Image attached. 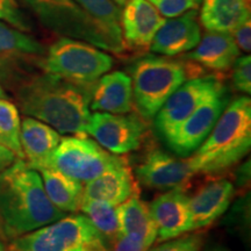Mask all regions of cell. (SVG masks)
<instances>
[{"mask_svg":"<svg viewBox=\"0 0 251 251\" xmlns=\"http://www.w3.org/2000/svg\"><path fill=\"white\" fill-rule=\"evenodd\" d=\"M86 134L114 155L139 149L146 134V124L140 115L94 112L87 122Z\"/></svg>","mask_w":251,"mask_h":251,"instance_id":"obj_10","label":"cell"},{"mask_svg":"<svg viewBox=\"0 0 251 251\" xmlns=\"http://www.w3.org/2000/svg\"><path fill=\"white\" fill-rule=\"evenodd\" d=\"M85 135L61 137L45 168L54 169L81 184H86L108 169L127 164L125 158L107 151L97 141Z\"/></svg>","mask_w":251,"mask_h":251,"instance_id":"obj_7","label":"cell"},{"mask_svg":"<svg viewBox=\"0 0 251 251\" xmlns=\"http://www.w3.org/2000/svg\"><path fill=\"white\" fill-rule=\"evenodd\" d=\"M200 20L208 31L231 34L250 18L249 0H201Z\"/></svg>","mask_w":251,"mask_h":251,"instance_id":"obj_21","label":"cell"},{"mask_svg":"<svg viewBox=\"0 0 251 251\" xmlns=\"http://www.w3.org/2000/svg\"><path fill=\"white\" fill-rule=\"evenodd\" d=\"M11 251H15V250H12V249H11Z\"/></svg>","mask_w":251,"mask_h":251,"instance_id":"obj_42","label":"cell"},{"mask_svg":"<svg viewBox=\"0 0 251 251\" xmlns=\"http://www.w3.org/2000/svg\"><path fill=\"white\" fill-rule=\"evenodd\" d=\"M117 209L119 233L142 237L150 244L156 242L157 228L149 206L137 194H133L129 199L117 206Z\"/></svg>","mask_w":251,"mask_h":251,"instance_id":"obj_23","label":"cell"},{"mask_svg":"<svg viewBox=\"0 0 251 251\" xmlns=\"http://www.w3.org/2000/svg\"><path fill=\"white\" fill-rule=\"evenodd\" d=\"M228 101L229 96L225 89L202 102L165 141L170 149L183 157L192 155L214 128Z\"/></svg>","mask_w":251,"mask_h":251,"instance_id":"obj_11","label":"cell"},{"mask_svg":"<svg viewBox=\"0 0 251 251\" xmlns=\"http://www.w3.org/2000/svg\"><path fill=\"white\" fill-rule=\"evenodd\" d=\"M0 251H6V248H5V244L0 241Z\"/></svg>","mask_w":251,"mask_h":251,"instance_id":"obj_40","label":"cell"},{"mask_svg":"<svg viewBox=\"0 0 251 251\" xmlns=\"http://www.w3.org/2000/svg\"><path fill=\"white\" fill-rule=\"evenodd\" d=\"M240 56V49L229 33L208 31L200 39L193 51L185 58L202 65L209 70L227 71Z\"/></svg>","mask_w":251,"mask_h":251,"instance_id":"obj_20","label":"cell"},{"mask_svg":"<svg viewBox=\"0 0 251 251\" xmlns=\"http://www.w3.org/2000/svg\"><path fill=\"white\" fill-rule=\"evenodd\" d=\"M136 192V185L128 164L108 169L87 181L83 190L84 199L99 200L119 206Z\"/></svg>","mask_w":251,"mask_h":251,"instance_id":"obj_19","label":"cell"},{"mask_svg":"<svg viewBox=\"0 0 251 251\" xmlns=\"http://www.w3.org/2000/svg\"><path fill=\"white\" fill-rule=\"evenodd\" d=\"M231 36L236 43L238 49L244 52H250L251 50V21L250 18L241 24L233 33Z\"/></svg>","mask_w":251,"mask_h":251,"instance_id":"obj_33","label":"cell"},{"mask_svg":"<svg viewBox=\"0 0 251 251\" xmlns=\"http://www.w3.org/2000/svg\"><path fill=\"white\" fill-rule=\"evenodd\" d=\"M203 237L200 234H184L179 237L161 242L148 251H201Z\"/></svg>","mask_w":251,"mask_h":251,"instance_id":"obj_29","label":"cell"},{"mask_svg":"<svg viewBox=\"0 0 251 251\" xmlns=\"http://www.w3.org/2000/svg\"><path fill=\"white\" fill-rule=\"evenodd\" d=\"M89 251H108V243H100L98 246L92 248V249H90Z\"/></svg>","mask_w":251,"mask_h":251,"instance_id":"obj_35","label":"cell"},{"mask_svg":"<svg viewBox=\"0 0 251 251\" xmlns=\"http://www.w3.org/2000/svg\"><path fill=\"white\" fill-rule=\"evenodd\" d=\"M163 17L176 18L191 9H197L201 0H148Z\"/></svg>","mask_w":251,"mask_h":251,"instance_id":"obj_30","label":"cell"},{"mask_svg":"<svg viewBox=\"0 0 251 251\" xmlns=\"http://www.w3.org/2000/svg\"><path fill=\"white\" fill-rule=\"evenodd\" d=\"M79 209L107 242H114L119 234L117 206L83 198Z\"/></svg>","mask_w":251,"mask_h":251,"instance_id":"obj_25","label":"cell"},{"mask_svg":"<svg viewBox=\"0 0 251 251\" xmlns=\"http://www.w3.org/2000/svg\"><path fill=\"white\" fill-rule=\"evenodd\" d=\"M59 211L47 197L39 171L18 158L0 172V226L2 235L17 238L59 220Z\"/></svg>","mask_w":251,"mask_h":251,"instance_id":"obj_2","label":"cell"},{"mask_svg":"<svg viewBox=\"0 0 251 251\" xmlns=\"http://www.w3.org/2000/svg\"><path fill=\"white\" fill-rule=\"evenodd\" d=\"M0 19L21 31L31 30V21L15 0H0Z\"/></svg>","mask_w":251,"mask_h":251,"instance_id":"obj_28","label":"cell"},{"mask_svg":"<svg viewBox=\"0 0 251 251\" xmlns=\"http://www.w3.org/2000/svg\"><path fill=\"white\" fill-rule=\"evenodd\" d=\"M108 243L85 215H65L57 221L14 238L15 251H89Z\"/></svg>","mask_w":251,"mask_h":251,"instance_id":"obj_6","label":"cell"},{"mask_svg":"<svg viewBox=\"0 0 251 251\" xmlns=\"http://www.w3.org/2000/svg\"><path fill=\"white\" fill-rule=\"evenodd\" d=\"M2 235V231H1V226H0V236Z\"/></svg>","mask_w":251,"mask_h":251,"instance_id":"obj_41","label":"cell"},{"mask_svg":"<svg viewBox=\"0 0 251 251\" xmlns=\"http://www.w3.org/2000/svg\"><path fill=\"white\" fill-rule=\"evenodd\" d=\"M151 246L142 237L119 233L114 240L113 251H148Z\"/></svg>","mask_w":251,"mask_h":251,"instance_id":"obj_32","label":"cell"},{"mask_svg":"<svg viewBox=\"0 0 251 251\" xmlns=\"http://www.w3.org/2000/svg\"><path fill=\"white\" fill-rule=\"evenodd\" d=\"M113 1L117 2V4L120 6V7H122V6H125L128 1H129V0H113Z\"/></svg>","mask_w":251,"mask_h":251,"instance_id":"obj_37","label":"cell"},{"mask_svg":"<svg viewBox=\"0 0 251 251\" xmlns=\"http://www.w3.org/2000/svg\"><path fill=\"white\" fill-rule=\"evenodd\" d=\"M251 147V99H234L201 146L187 159L192 175L216 174L247 156Z\"/></svg>","mask_w":251,"mask_h":251,"instance_id":"obj_3","label":"cell"},{"mask_svg":"<svg viewBox=\"0 0 251 251\" xmlns=\"http://www.w3.org/2000/svg\"><path fill=\"white\" fill-rule=\"evenodd\" d=\"M46 52L39 41L17 28L0 23V56L36 55Z\"/></svg>","mask_w":251,"mask_h":251,"instance_id":"obj_26","label":"cell"},{"mask_svg":"<svg viewBox=\"0 0 251 251\" xmlns=\"http://www.w3.org/2000/svg\"><path fill=\"white\" fill-rule=\"evenodd\" d=\"M46 28L57 35L90 43L117 54L100 27L75 0H21Z\"/></svg>","mask_w":251,"mask_h":251,"instance_id":"obj_8","label":"cell"},{"mask_svg":"<svg viewBox=\"0 0 251 251\" xmlns=\"http://www.w3.org/2000/svg\"><path fill=\"white\" fill-rule=\"evenodd\" d=\"M0 144H2V146L7 147V148L9 149V146H8V142H7V140H6L5 137L2 136V134H1V133H0Z\"/></svg>","mask_w":251,"mask_h":251,"instance_id":"obj_36","label":"cell"},{"mask_svg":"<svg viewBox=\"0 0 251 251\" xmlns=\"http://www.w3.org/2000/svg\"><path fill=\"white\" fill-rule=\"evenodd\" d=\"M112 56L84 41L61 37L48 49L41 63L45 72L64 79L93 85L113 67Z\"/></svg>","mask_w":251,"mask_h":251,"instance_id":"obj_5","label":"cell"},{"mask_svg":"<svg viewBox=\"0 0 251 251\" xmlns=\"http://www.w3.org/2000/svg\"><path fill=\"white\" fill-rule=\"evenodd\" d=\"M94 84L81 85L46 72L19 87V107L61 134H86Z\"/></svg>","mask_w":251,"mask_h":251,"instance_id":"obj_1","label":"cell"},{"mask_svg":"<svg viewBox=\"0 0 251 251\" xmlns=\"http://www.w3.org/2000/svg\"><path fill=\"white\" fill-rule=\"evenodd\" d=\"M100 27L114 46L117 54L126 49L121 29V8L113 0H75Z\"/></svg>","mask_w":251,"mask_h":251,"instance_id":"obj_24","label":"cell"},{"mask_svg":"<svg viewBox=\"0 0 251 251\" xmlns=\"http://www.w3.org/2000/svg\"><path fill=\"white\" fill-rule=\"evenodd\" d=\"M21 120L17 106L7 99L0 98V133L7 140L9 149L19 158L24 159L20 146Z\"/></svg>","mask_w":251,"mask_h":251,"instance_id":"obj_27","label":"cell"},{"mask_svg":"<svg viewBox=\"0 0 251 251\" xmlns=\"http://www.w3.org/2000/svg\"><path fill=\"white\" fill-rule=\"evenodd\" d=\"M165 19L148 0H129L121 12V29L126 45L148 49Z\"/></svg>","mask_w":251,"mask_h":251,"instance_id":"obj_14","label":"cell"},{"mask_svg":"<svg viewBox=\"0 0 251 251\" xmlns=\"http://www.w3.org/2000/svg\"><path fill=\"white\" fill-rule=\"evenodd\" d=\"M233 85L240 92L251 93V57L238 56L233 64Z\"/></svg>","mask_w":251,"mask_h":251,"instance_id":"obj_31","label":"cell"},{"mask_svg":"<svg viewBox=\"0 0 251 251\" xmlns=\"http://www.w3.org/2000/svg\"><path fill=\"white\" fill-rule=\"evenodd\" d=\"M234 193V185L229 180L221 179L208 183L192 198L188 197L193 230L208 227L224 214L228 209Z\"/></svg>","mask_w":251,"mask_h":251,"instance_id":"obj_17","label":"cell"},{"mask_svg":"<svg viewBox=\"0 0 251 251\" xmlns=\"http://www.w3.org/2000/svg\"><path fill=\"white\" fill-rule=\"evenodd\" d=\"M159 243L193 231L188 196L181 186L170 188L149 205Z\"/></svg>","mask_w":251,"mask_h":251,"instance_id":"obj_12","label":"cell"},{"mask_svg":"<svg viewBox=\"0 0 251 251\" xmlns=\"http://www.w3.org/2000/svg\"><path fill=\"white\" fill-rule=\"evenodd\" d=\"M131 78L122 71L105 74L94 84L90 108L94 112L127 114L133 109Z\"/></svg>","mask_w":251,"mask_h":251,"instance_id":"obj_16","label":"cell"},{"mask_svg":"<svg viewBox=\"0 0 251 251\" xmlns=\"http://www.w3.org/2000/svg\"><path fill=\"white\" fill-rule=\"evenodd\" d=\"M18 158L19 157L11 149L0 144V172L4 171L11 164H13Z\"/></svg>","mask_w":251,"mask_h":251,"instance_id":"obj_34","label":"cell"},{"mask_svg":"<svg viewBox=\"0 0 251 251\" xmlns=\"http://www.w3.org/2000/svg\"><path fill=\"white\" fill-rule=\"evenodd\" d=\"M137 180L144 186L157 190H170L181 186L192 172L186 161L172 157L170 153L151 150L135 170Z\"/></svg>","mask_w":251,"mask_h":251,"instance_id":"obj_15","label":"cell"},{"mask_svg":"<svg viewBox=\"0 0 251 251\" xmlns=\"http://www.w3.org/2000/svg\"><path fill=\"white\" fill-rule=\"evenodd\" d=\"M226 86L216 76L191 78L169 97L155 115V127L165 141L179 127L185 119Z\"/></svg>","mask_w":251,"mask_h":251,"instance_id":"obj_9","label":"cell"},{"mask_svg":"<svg viewBox=\"0 0 251 251\" xmlns=\"http://www.w3.org/2000/svg\"><path fill=\"white\" fill-rule=\"evenodd\" d=\"M59 141L58 131L45 122L30 117L21 121L20 146L25 162L31 169L45 168Z\"/></svg>","mask_w":251,"mask_h":251,"instance_id":"obj_18","label":"cell"},{"mask_svg":"<svg viewBox=\"0 0 251 251\" xmlns=\"http://www.w3.org/2000/svg\"><path fill=\"white\" fill-rule=\"evenodd\" d=\"M207 251H228V250L224 249V248H213V249L207 250Z\"/></svg>","mask_w":251,"mask_h":251,"instance_id":"obj_39","label":"cell"},{"mask_svg":"<svg viewBox=\"0 0 251 251\" xmlns=\"http://www.w3.org/2000/svg\"><path fill=\"white\" fill-rule=\"evenodd\" d=\"M37 171L47 197L56 208L64 213H75L79 209L84 190L80 181L50 168H40Z\"/></svg>","mask_w":251,"mask_h":251,"instance_id":"obj_22","label":"cell"},{"mask_svg":"<svg viewBox=\"0 0 251 251\" xmlns=\"http://www.w3.org/2000/svg\"><path fill=\"white\" fill-rule=\"evenodd\" d=\"M0 98H4V99L7 98V96H6L5 91L2 90V87H1V86H0Z\"/></svg>","mask_w":251,"mask_h":251,"instance_id":"obj_38","label":"cell"},{"mask_svg":"<svg viewBox=\"0 0 251 251\" xmlns=\"http://www.w3.org/2000/svg\"><path fill=\"white\" fill-rule=\"evenodd\" d=\"M133 102L143 120H152L169 97L187 78L184 63L161 56H144L131 65Z\"/></svg>","mask_w":251,"mask_h":251,"instance_id":"obj_4","label":"cell"},{"mask_svg":"<svg viewBox=\"0 0 251 251\" xmlns=\"http://www.w3.org/2000/svg\"><path fill=\"white\" fill-rule=\"evenodd\" d=\"M200 41V26L197 9L185 12L179 17L165 20L153 36L150 49L164 56H177L188 52Z\"/></svg>","mask_w":251,"mask_h":251,"instance_id":"obj_13","label":"cell"}]
</instances>
